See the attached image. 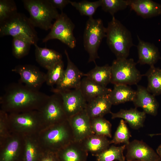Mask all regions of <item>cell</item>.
<instances>
[{"instance_id": "obj_13", "label": "cell", "mask_w": 161, "mask_h": 161, "mask_svg": "<svg viewBox=\"0 0 161 161\" xmlns=\"http://www.w3.org/2000/svg\"><path fill=\"white\" fill-rule=\"evenodd\" d=\"M64 53L67 60V66L62 77L52 92L80 89L82 78L84 73L80 71L70 59L66 50Z\"/></svg>"}, {"instance_id": "obj_40", "label": "cell", "mask_w": 161, "mask_h": 161, "mask_svg": "<svg viewBox=\"0 0 161 161\" xmlns=\"http://www.w3.org/2000/svg\"><path fill=\"white\" fill-rule=\"evenodd\" d=\"M39 161H58V160L56 153L44 151Z\"/></svg>"}, {"instance_id": "obj_32", "label": "cell", "mask_w": 161, "mask_h": 161, "mask_svg": "<svg viewBox=\"0 0 161 161\" xmlns=\"http://www.w3.org/2000/svg\"><path fill=\"white\" fill-rule=\"evenodd\" d=\"M31 43L27 39L21 37L13 38L12 53L17 59H20L27 55L29 52Z\"/></svg>"}, {"instance_id": "obj_7", "label": "cell", "mask_w": 161, "mask_h": 161, "mask_svg": "<svg viewBox=\"0 0 161 161\" xmlns=\"http://www.w3.org/2000/svg\"><path fill=\"white\" fill-rule=\"evenodd\" d=\"M106 28L100 18H89L86 23L83 34V45L89 55L88 62L99 58L98 50L103 39L106 37Z\"/></svg>"}, {"instance_id": "obj_23", "label": "cell", "mask_w": 161, "mask_h": 161, "mask_svg": "<svg viewBox=\"0 0 161 161\" xmlns=\"http://www.w3.org/2000/svg\"><path fill=\"white\" fill-rule=\"evenodd\" d=\"M34 45L36 61L41 66L47 70L62 60V55L58 52L47 48L40 47L37 44Z\"/></svg>"}, {"instance_id": "obj_45", "label": "cell", "mask_w": 161, "mask_h": 161, "mask_svg": "<svg viewBox=\"0 0 161 161\" xmlns=\"http://www.w3.org/2000/svg\"></svg>"}, {"instance_id": "obj_15", "label": "cell", "mask_w": 161, "mask_h": 161, "mask_svg": "<svg viewBox=\"0 0 161 161\" xmlns=\"http://www.w3.org/2000/svg\"><path fill=\"white\" fill-rule=\"evenodd\" d=\"M127 161H153L160 157L154 150L142 140H134L126 145Z\"/></svg>"}, {"instance_id": "obj_11", "label": "cell", "mask_w": 161, "mask_h": 161, "mask_svg": "<svg viewBox=\"0 0 161 161\" xmlns=\"http://www.w3.org/2000/svg\"><path fill=\"white\" fill-rule=\"evenodd\" d=\"M12 71L19 75L21 83L32 89L39 91L46 82V74L34 65H18L13 68Z\"/></svg>"}, {"instance_id": "obj_34", "label": "cell", "mask_w": 161, "mask_h": 161, "mask_svg": "<svg viewBox=\"0 0 161 161\" xmlns=\"http://www.w3.org/2000/svg\"><path fill=\"white\" fill-rule=\"evenodd\" d=\"M64 64L61 60L47 70L46 73V83L49 86H53L59 82L64 71Z\"/></svg>"}, {"instance_id": "obj_43", "label": "cell", "mask_w": 161, "mask_h": 161, "mask_svg": "<svg viewBox=\"0 0 161 161\" xmlns=\"http://www.w3.org/2000/svg\"><path fill=\"white\" fill-rule=\"evenodd\" d=\"M153 161H161V159L160 157L159 158H158V159L155 160H154Z\"/></svg>"}, {"instance_id": "obj_28", "label": "cell", "mask_w": 161, "mask_h": 161, "mask_svg": "<svg viewBox=\"0 0 161 161\" xmlns=\"http://www.w3.org/2000/svg\"><path fill=\"white\" fill-rule=\"evenodd\" d=\"M111 66L107 64L99 66L96 64L93 69L84 74V76L105 87H106L107 85L111 83Z\"/></svg>"}, {"instance_id": "obj_6", "label": "cell", "mask_w": 161, "mask_h": 161, "mask_svg": "<svg viewBox=\"0 0 161 161\" xmlns=\"http://www.w3.org/2000/svg\"><path fill=\"white\" fill-rule=\"evenodd\" d=\"M34 27L29 18L18 13L0 24V37L10 35L13 38L21 37L27 39L34 45L38 40Z\"/></svg>"}, {"instance_id": "obj_26", "label": "cell", "mask_w": 161, "mask_h": 161, "mask_svg": "<svg viewBox=\"0 0 161 161\" xmlns=\"http://www.w3.org/2000/svg\"><path fill=\"white\" fill-rule=\"evenodd\" d=\"M136 94L134 90L128 85L124 84L114 85V88L108 94L112 105L133 101Z\"/></svg>"}, {"instance_id": "obj_22", "label": "cell", "mask_w": 161, "mask_h": 161, "mask_svg": "<svg viewBox=\"0 0 161 161\" xmlns=\"http://www.w3.org/2000/svg\"><path fill=\"white\" fill-rule=\"evenodd\" d=\"M111 118H120L128 123L132 129H138L143 127L145 120L146 114L140 111L135 108L127 110L121 109L116 113L111 112Z\"/></svg>"}, {"instance_id": "obj_17", "label": "cell", "mask_w": 161, "mask_h": 161, "mask_svg": "<svg viewBox=\"0 0 161 161\" xmlns=\"http://www.w3.org/2000/svg\"><path fill=\"white\" fill-rule=\"evenodd\" d=\"M155 96L146 88L138 85L132 102L135 107L141 108L146 114L155 116L157 114L159 104Z\"/></svg>"}, {"instance_id": "obj_35", "label": "cell", "mask_w": 161, "mask_h": 161, "mask_svg": "<svg viewBox=\"0 0 161 161\" xmlns=\"http://www.w3.org/2000/svg\"><path fill=\"white\" fill-rule=\"evenodd\" d=\"M131 137L126 122L122 119L120 121L113 138L110 140V144H118L123 143L127 145L130 142L129 139Z\"/></svg>"}, {"instance_id": "obj_25", "label": "cell", "mask_w": 161, "mask_h": 161, "mask_svg": "<svg viewBox=\"0 0 161 161\" xmlns=\"http://www.w3.org/2000/svg\"><path fill=\"white\" fill-rule=\"evenodd\" d=\"M22 161H39L44 152L37 136H24Z\"/></svg>"}, {"instance_id": "obj_29", "label": "cell", "mask_w": 161, "mask_h": 161, "mask_svg": "<svg viewBox=\"0 0 161 161\" xmlns=\"http://www.w3.org/2000/svg\"><path fill=\"white\" fill-rule=\"evenodd\" d=\"M147 77V90L154 96L161 94V69L154 65L150 66L145 75Z\"/></svg>"}, {"instance_id": "obj_31", "label": "cell", "mask_w": 161, "mask_h": 161, "mask_svg": "<svg viewBox=\"0 0 161 161\" xmlns=\"http://www.w3.org/2000/svg\"><path fill=\"white\" fill-rule=\"evenodd\" d=\"M91 124L94 134L112 137V124L103 117L91 119Z\"/></svg>"}, {"instance_id": "obj_36", "label": "cell", "mask_w": 161, "mask_h": 161, "mask_svg": "<svg viewBox=\"0 0 161 161\" xmlns=\"http://www.w3.org/2000/svg\"><path fill=\"white\" fill-rule=\"evenodd\" d=\"M18 13L17 7L13 0H0V24Z\"/></svg>"}, {"instance_id": "obj_12", "label": "cell", "mask_w": 161, "mask_h": 161, "mask_svg": "<svg viewBox=\"0 0 161 161\" xmlns=\"http://www.w3.org/2000/svg\"><path fill=\"white\" fill-rule=\"evenodd\" d=\"M24 146V136L12 133L0 144V161H22Z\"/></svg>"}, {"instance_id": "obj_41", "label": "cell", "mask_w": 161, "mask_h": 161, "mask_svg": "<svg viewBox=\"0 0 161 161\" xmlns=\"http://www.w3.org/2000/svg\"><path fill=\"white\" fill-rule=\"evenodd\" d=\"M156 151L157 154L161 159V144L157 147Z\"/></svg>"}, {"instance_id": "obj_16", "label": "cell", "mask_w": 161, "mask_h": 161, "mask_svg": "<svg viewBox=\"0 0 161 161\" xmlns=\"http://www.w3.org/2000/svg\"><path fill=\"white\" fill-rule=\"evenodd\" d=\"M74 141L81 142L94 134L91 127V119L85 109L68 118Z\"/></svg>"}, {"instance_id": "obj_20", "label": "cell", "mask_w": 161, "mask_h": 161, "mask_svg": "<svg viewBox=\"0 0 161 161\" xmlns=\"http://www.w3.org/2000/svg\"><path fill=\"white\" fill-rule=\"evenodd\" d=\"M137 38V63L142 65L148 64L150 66L154 65L160 58L157 48L153 44L142 40L138 35Z\"/></svg>"}, {"instance_id": "obj_9", "label": "cell", "mask_w": 161, "mask_h": 161, "mask_svg": "<svg viewBox=\"0 0 161 161\" xmlns=\"http://www.w3.org/2000/svg\"><path fill=\"white\" fill-rule=\"evenodd\" d=\"M75 27L70 18L62 11L53 24L49 32L43 39L42 42H46L56 39L73 49L76 46V42L73 32Z\"/></svg>"}, {"instance_id": "obj_14", "label": "cell", "mask_w": 161, "mask_h": 161, "mask_svg": "<svg viewBox=\"0 0 161 161\" xmlns=\"http://www.w3.org/2000/svg\"><path fill=\"white\" fill-rule=\"evenodd\" d=\"M53 92L58 93L61 96L68 118L85 109L87 102L80 88Z\"/></svg>"}, {"instance_id": "obj_42", "label": "cell", "mask_w": 161, "mask_h": 161, "mask_svg": "<svg viewBox=\"0 0 161 161\" xmlns=\"http://www.w3.org/2000/svg\"><path fill=\"white\" fill-rule=\"evenodd\" d=\"M148 135L151 137H152L155 136L161 135V133L149 134Z\"/></svg>"}, {"instance_id": "obj_27", "label": "cell", "mask_w": 161, "mask_h": 161, "mask_svg": "<svg viewBox=\"0 0 161 161\" xmlns=\"http://www.w3.org/2000/svg\"><path fill=\"white\" fill-rule=\"evenodd\" d=\"M80 89L87 102L98 96L108 94L112 90L98 85L86 77L82 79Z\"/></svg>"}, {"instance_id": "obj_1", "label": "cell", "mask_w": 161, "mask_h": 161, "mask_svg": "<svg viewBox=\"0 0 161 161\" xmlns=\"http://www.w3.org/2000/svg\"><path fill=\"white\" fill-rule=\"evenodd\" d=\"M49 96L20 82L7 85L0 97V110L8 114L39 110Z\"/></svg>"}, {"instance_id": "obj_44", "label": "cell", "mask_w": 161, "mask_h": 161, "mask_svg": "<svg viewBox=\"0 0 161 161\" xmlns=\"http://www.w3.org/2000/svg\"><path fill=\"white\" fill-rule=\"evenodd\" d=\"M123 161H126V158H125V159L124 160H123Z\"/></svg>"}, {"instance_id": "obj_37", "label": "cell", "mask_w": 161, "mask_h": 161, "mask_svg": "<svg viewBox=\"0 0 161 161\" xmlns=\"http://www.w3.org/2000/svg\"><path fill=\"white\" fill-rule=\"evenodd\" d=\"M129 6V0H101V6L104 11L113 17L116 12L125 9Z\"/></svg>"}, {"instance_id": "obj_33", "label": "cell", "mask_w": 161, "mask_h": 161, "mask_svg": "<svg viewBox=\"0 0 161 161\" xmlns=\"http://www.w3.org/2000/svg\"><path fill=\"white\" fill-rule=\"evenodd\" d=\"M101 0L91 2L83 0L79 2L72 1L70 4L79 11L82 16L93 17L97 8L101 6Z\"/></svg>"}, {"instance_id": "obj_18", "label": "cell", "mask_w": 161, "mask_h": 161, "mask_svg": "<svg viewBox=\"0 0 161 161\" xmlns=\"http://www.w3.org/2000/svg\"><path fill=\"white\" fill-rule=\"evenodd\" d=\"M58 161H86L88 152L80 142L73 141L56 153Z\"/></svg>"}, {"instance_id": "obj_5", "label": "cell", "mask_w": 161, "mask_h": 161, "mask_svg": "<svg viewBox=\"0 0 161 161\" xmlns=\"http://www.w3.org/2000/svg\"><path fill=\"white\" fill-rule=\"evenodd\" d=\"M10 132L23 136H37L44 128L39 111L8 114Z\"/></svg>"}, {"instance_id": "obj_3", "label": "cell", "mask_w": 161, "mask_h": 161, "mask_svg": "<svg viewBox=\"0 0 161 161\" xmlns=\"http://www.w3.org/2000/svg\"><path fill=\"white\" fill-rule=\"evenodd\" d=\"M106 42L116 58H127L134 45L131 32L114 16L106 27Z\"/></svg>"}, {"instance_id": "obj_8", "label": "cell", "mask_w": 161, "mask_h": 161, "mask_svg": "<svg viewBox=\"0 0 161 161\" xmlns=\"http://www.w3.org/2000/svg\"><path fill=\"white\" fill-rule=\"evenodd\" d=\"M132 58H116L111 66V83L114 85H136L142 75Z\"/></svg>"}, {"instance_id": "obj_4", "label": "cell", "mask_w": 161, "mask_h": 161, "mask_svg": "<svg viewBox=\"0 0 161 161\" xmlns=\"http://www.w3.org/2000/svg\"><path fill=\"white\" fill-rule=\"evenodd\" d=\"M22 2L29 13L30 21L34 27L45 30L50 29L52 21L60 15L48 0H23Z\"/></svg>"}, {"instance_id": "obj_21", "label": "cell", "mask_w": 161, "mask_h": 161, "mask_svg": "<svg viewBox=\"0 0 161 161\" xmlns=\"http://www.w3.org/2000/svg\"><path fill=\"white\" fill-rule=\"evenodd\" d=\"M131 9L143 18L161 15V5L151 0H129Z\"/></svg>"}, {"instance_id": "obj_38", "label": "cell", "mask_w": 161, "mask_h": 161, "mask_svg": "<svg viewBox=\"0 0 161 161\" xmlns=\"http://www.w3.org/2000/svg\"><path fill=\"white\" fill-rule=\"evenodd\" d=\"M11 134L9 124L8 114L0 109V144Z\"/></svg>"}, {"instance_id": "obj_46", "label": "cell", "mask_w": 161, "mask_h": 161, "mask_svg": "<svg viewBox=\"0 0 161 161\" xmlns=\"http://www.w3.org/2000/svg\"></svg>"}, {"instance_id": "obj_2", "label": "cell", "mask_w": 161, "mask_h": 161, "mask_svg": "<svg viewBox=\"0 0 161 161\" xmlns=\"http://www.w3.org/2000/svg\"><path fill=\"white\" fill-rule=\"evenodd\" d=\"M37 137L43 151L55 153L74 141L67 120L43 129Z\"/></svg>"}, {"instance_id": "obj_24", "label": "cell", "mask_w": 161, "mask_h": 161, "mask_svg": "<svg viewBox=\"0 0 161 161\" xmlns=\"http://www.w3.org/2000/svg\"><path fill=\"white\" fill-rule=\"evenodd\" d=\"M84 149L95 156L108 148L111 144L107 137L93 134L80 142Z\"/></svg>"}, {"instance_id": "obj_30", "label": "cell", "mask_w": 161, "mask_h": 161, "mask_svg": "<svg viewBox=\"0 0 161 161\" xmlns=\"http://www.w3.org/2000/svg\"><path fill=\"white\" fill-rule=\"evenodd\" d=\"M126 145L110 146L107 149L95 156L96 161H123L125 159L123 152Z\"/></svg>"}, {"instance_id": "obj_10", "label": "cell", "mask_w": 161, "mask_h": 161, "mask_svg": "<svg viewBox=\"0 0 161 161\" xmlns=\"http://www.w3.org/2000/svg\"><path fill=\"white\" fill-rule=\"evenodd\" d=\"M44 128L63 122L68 118L64 111L61 96L58 93L49 96L47 101L38 110Z\"/></svg>"}, {"instance_id": "obj_19", "label": "cell", "mask_w": 161, "mask_h": 161, "mask_svg": "<svg viewBox=\"0 0 161 161\" xmlns=\"http://www.w3.org/2000/svg\"><path fill=\"white\" fill-rule=\"evenodd\" d=\"M112 104L108 94L98 96L87 102L85 109L90 119L103 117L111 112Z\"/></svg>"}, {"instance_id": "obj_39", "label": "cell", "mask_w": 161, "mask_h": 161, "mask_svg": "<svg viewBox=\"0 0 161 161\" xmlns=\"http://www.w3.org/2000/svg\"><path fill=\"white\" fill-rule=\"evenodd\" d=\"M52 5L56 9H59L61 12L66 5L70 4L69 0H48Z\"/></svg>"}]
</instances>
